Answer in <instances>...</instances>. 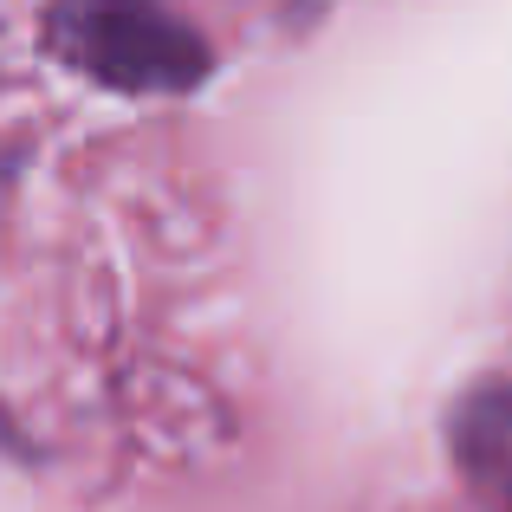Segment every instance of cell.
<instances>
[{
    "label": "cell",
    "instance_id": "obj_1",
    "mask_svg": "<svg viewBox=\"0 0 512 512\" xmlns=\"http://www.w3.org/2000/svg\"><path fill=\"white\" fill-rule=\"evenodd\" d=\"M39 33L59 65L130 98H182L214 65L208 39L163 0H52Z\"/></svg>",
    "mask_w": 512,
    "mask_h": 512
},
{
    "label": "cell",
    "instance_id": "obj_2",
    "mask_svg": "<svg viewBox=\"0 0 512 512\" xmlns=\"http://www.w3.org/2000/svg\"><path fill=\"white\" fill-rule=\"evenodd\" d=\"M454 461H461L467 487H480L493 506L512 512V383H480L454 409Z\"/></svg>",
    "mask_w": 512,
    "mask_h": 512
}]
</instances>
